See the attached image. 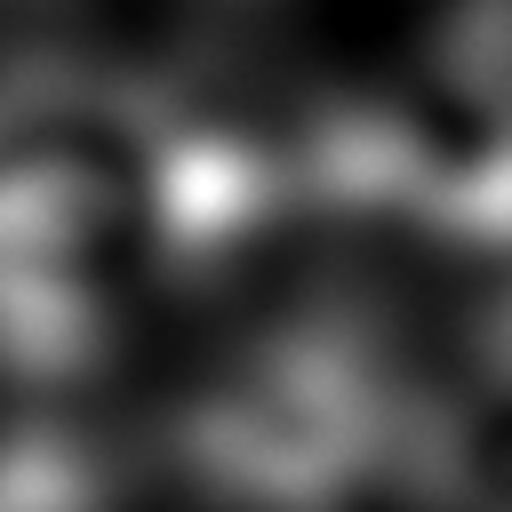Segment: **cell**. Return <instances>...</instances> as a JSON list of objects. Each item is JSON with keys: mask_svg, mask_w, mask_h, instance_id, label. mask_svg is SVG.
Returning a JSON list of instances; mask_svg holds the SVG:
<instances>
[{"mask_svg": "<svg viewBox=\"0 0 512 512\" xmlns=\"http://www.w3.org/2000/svg\"><path fill=\"white\" fill-rule=\"evenodd\" d=\"M192 152L104 88H0V352L24 368L88 360L200 240Z\"/></svg>", "mask_w": 512, "mask_h": 512, "instance_id": "obj_1", "label": "cell"}, {"mask_svg": "<svg viewBox=\"0 0 512 512\" xmlns=\"http://www.w3.org/2000/svg\"><path fill=\"white\" fill-rule=\"evenodd\" d=\"M416 464L448 512H512V368L456 384L424 416Z\"/></svg>", "mask_w": 512, "mask_h": 512, "instance_id": "obj_2", "label": "cell"}, {"mask_svg": "<svg viewBox=\"0 0 512 512\" xmlns=\"http://www.w3.org/2000/svg\"><path fill=\"white\" fill-rule=\"evenodd\" d=\"M0 512H112V496L80 448L32 440L0 456Z\"/></svg>", "mask_w": 512, "mask_h": 512, "instance_id": "obj_3", "label": "cell"}]
</instances>
